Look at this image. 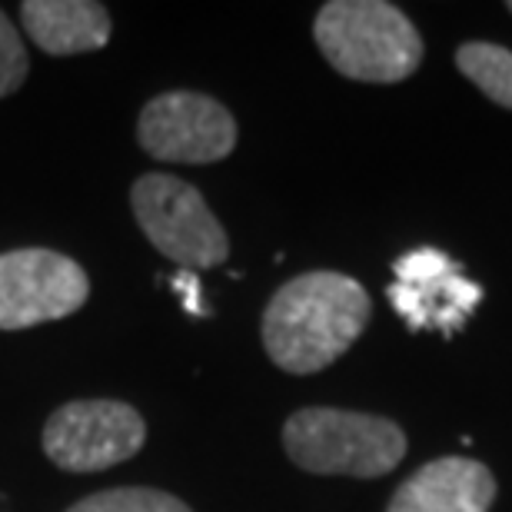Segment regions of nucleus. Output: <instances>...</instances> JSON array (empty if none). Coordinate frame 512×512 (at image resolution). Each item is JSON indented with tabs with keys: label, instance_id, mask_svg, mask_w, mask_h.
<instances>
[{
	"label": "nucleus",
	"instance_id": "f257e3e1",
	"mask_svg": "<svg viewBox=\"0 0 512 512\" xmlns=\"http://www.w3.org/2000/svg\"><path fill=\"white\" fill-rule=\"evenodd\" d=\"M370 313V293L353 276L303 273L273 293L263 313V346L286 373H320L360 340Z\"/></svg>",
	"mask_w": 512,
	"mask_h": 512
},
{
	"label": "nucleus",
	"instance_id": "f03ea898",
	"mask_svg": "<svg viewBox=\"0 0 512 512\" xmlns=\"http://www.w3.org/2000/svg\"><path fill=\"white\" fill-rule=\"evenodd\" d=\"M313 37L336 74L363 84H399L423 64V37L413 20L383 0L323 4Z\"/></svg>",
	"mask_w": 512,
	"mask_h": 512
},
{
	"label": "nucleus",
	"instance_id": "7ed1b4c3",
	"mask_svg": "<svg viewBox=\"0 0 512 512\" xmlns=\"http://www.w3.org/2000/svg\"><path fill=\"white\" fill-rule=\"evenodd\" d=\"M283 449L306 473L376 479L403 463L406 436L393 419L310 406L286 419Z\"/></svg>",
	"mask_w": 512,
	"mask_h": 512
},
{
	"label": "nucleus",
	"instance_id": "20e7f679",
	"mask_svg": "<svg viewBox=\"0 0 512 512\" xmlns=\"http://www.w3.org/2000/svg\"><path fill=\"white\" fill-rule=\"evenodd\" d=\"M130 207L140 230L180 270H210L230 253L227 230L213 217L203 193L187 180L167 173H147L133 183Z\"/></svg>",
	"mask_w": 512,
	"mask_h": 512
},
{
	"label": "nucleus",
	"instance_id": "39448f33",
	"mask_svg": "<svg viewBox=\"0 0 512 512\" xmlns=\"http://www.w3.org/2000/svg\"><path fill=\"white\" fill-rule=\"evenodd\" d=\"M147 423L117 399H74L54 409L44 426V453L67 473H97L137 456Z\"/></svg>",
	"mask_w": 512,
	"mask_h": 512
},
{
	"label": "nucleus",
	"instance_id": "423d86ee",
	"mask_svg": "<svg viewBox=\"0 0 512 512\" xmlns=\"http://www.w3.org/2000/svg\"><path fill=\"white\" fill-rule=\"evenodd\" d=\"M90 296L84 266L54 250L0 253V330L54 323L77 313Z\"/></svg>",
	"mask_w": 512,
	"mask_h": 512
},
{
	"label": "nucleus",
	"instance_id": "0eeeda50",
	"mask_svg": "<svg viewBox=\"0 0 512 512\" xmlns=\"http://www.w3.org/2000/svg\"><path fill=\"white\" fill-rule=\"evenodd\" d=\"M137 140L163 163H217L237 147V120L220 100L170 90L140 110Z\"/></svg>",
	"mask_w": 512,
	"mask_h": 512
},
{
	"label": "nucleus",
	"instance_id": "6e6552de",
	"mask_svg": "<svg viewBox=\"0 0 512 512\" xmlns=\"http://www.w3.org/2000/svg\"><path fill=\"white\" fill-rule=\"evenodd\" d=\"M396 280L389 283V303L413 333L436 330L453 336L483 303V286L466 280L459 263L443 250L419 247L393 263Z\"/></svg>",
	"mask_w": 512,
	"mask_h": 512
},
{
	"label": "nucleus",
	"instance_id": "1a4fd4ad",
	"mask_svg": "<svg viewBox=\"0 0 512 512\" xmlns=\"http://www.w3.org/2000/svg\"><path fill=\"white\" fill-rule=\"evenodd\" d=\"M496 499L493 473L476 459L446 456L419 466L386 512H489Z\"/></svg>",
	"mask_w": 512,
	"mask_h": 512
},
{
	"label": "nucleus",
	"instance_id": "9d476101",
	"mask_svg": "<svg viewBox=\"0 0 512 512\" xmlns=\"http://www.w3.org/2000/svg\"><path fill=\"white\" fill-rule=\"evenodd\" d=\"M20 17L30 40L54 57L87 54L110 40V14L94 0H27Z\"/></svg>",
	"mask_w": 512,
	"mask_h": 512
},
{
	"label": "nucleus",
	"instance_id": "9b49d317",
	"mask_svg": "<svg viewBox=\"0 0 512 512\" xmlns=\"http://www.w3.org/2000/svg\"><path fill=\"white\" fill-rule=\"evenodd\" d=\"M456 67L493 100V104L512 110V50L473 40L456 50Z\"/></svg>",
	"mask_w": 512,
	"mask_h": 512
},
{
	"label": "nucleus",
	"instance_id": "f8f14e48",
	"mask_svg": "<svg viewBox=\"0 0 512 512\" xmlns=\"http://www.w3.org/2000/svg\"><path fill=\"white\" fill-rule=\"evenodd\" d=\"M67 512H193L183 499L163 489H107V493L80 499Z\"/></svg>",
	"mask_w": 512,
	"mask_h": 512
},
{
	"label": "nucleus",
	"instance_id": "ddd939ff",
	"mask_svg": "<svg viewBox=\"0 0 512 512\" xmlns=\"http://www.w3.org/2000/svg\"><path fill=\"white\" fill-rule=\"evenodd\" d=\"M30 70L24 40H20L17 27L10 24V17L0 10V97H10L14 90L24 87Z\"/></svg>",
	"mask_w": 512,
	"mask_h": 512
},
{
	"label": "nucleus",
	"instance_id": "4468645a",
	"mask_svg": "<svg viewBox=\"0 0 512 512\" xmlns=\"http://www.w3.org/2000/svg\"><path fill=\"white\" fill-rule=\"evenodd\" d=\"M173 286L180 290L183 306H187L190 313H203L200 310V283H197V276H193L190 270H180L177 276H173Z\"/></svg>",
	"mask_w": 512,
	"mask_h": 512
},
{
	"label": "nucleus",
	"instance_id": "2eb2a0df",
	"mask_svg": "<svg viewBox=\"0 0 512 512\" xmlns=\"http://www.w3.org/2000/svg\"><path fill=\"white\" fill-rule=\"evenodd\" d=\"M509 14H512V4H509Z\"/></svg>",
	"mask_w": 512,
	"mask_h": 512
}]
</instances>
